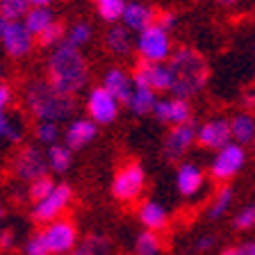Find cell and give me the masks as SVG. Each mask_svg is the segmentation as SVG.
<instances>
[{"label": "cell", "instance_id": "obj_18", "mask_svg": "<svg viewBox=\"0 0 255 255\" xmlns=\"http://www.w3.org/2000/svg\"><path fill=\"white\" fill-rule=\"evenodd\" d=\"M96 132H98V126L91 119H75L64 130V143L71 150H80L96 137Z\"/></svg>", "mask_w": 255, "mask_h": 255}, {"label": "cell", "instance_id": "obj_38", "mask_svg": "<svg viewBox=\"0 0 255 255\" xmlns=\"http://www.w3.org/2000/svg\"><path fill=\"white\" fill-rule=\"evenodd\" d=\"M175 23H178V18H175L173 11H162V14L155 18V25H159L164 32H171V30H173Z\"/></svg>", "mask_w": 255, "mask_h": 255}, {"label": "cell", "instance_id": "obj_5", "mask_svg": "<svg viewBox=\"0 0 255 255\" xmlns=\"http://www.w3.org/2000/svg\"><path fill=\"white\" fill-rule=\"evenodd\" d=\"M0 43L5 48V53L11 59H21L34 46V37H32L23 21H7L0 18Z\"/></svg>", "mask_w": 255, "mask_h": 255}, {"label": "cell", "instance_id": "obj_36", "mask_svg": "<svg viewBox=\"0 0 255 255\" xmlns=\"http://www.w3.org/2000/svg\"><path fill=\"white\" fill-rule=\"evenodd\" d=\"M37 139L41 143H48V148L55 146L59 139V126L57 123H39L37 126Z\"/></svg>", "mask_w": 255, "mask_h": 255}, {"label": "cell", "instance_id": "obj_39", "mask_svg": "<svg viewBox=\"0 0 255 255\" xmlns=\"http://www.w3.org/2000/svg\"><path fill=\"white\" fill-rule=\"evenodd\" d=\"M9 103H11V89L5 85V82H2V85H0V117H5V114H7Z\"/></svg>", "mask_w": 255, "mask_h": 255}, {"label": "cell", "instance_id": "obj_42", "mask_svg": "<svg viewBox=\"0 0 255 255\" xmlns=\"http://www.w3.org/2000/svg\"><path fill=\"white\" fill-rule=\"evenodd\" d=\"M239 255H255V239L251 242H244V244H239Z\"/></svg>", "mask_w": 255, "mask_h": 255}, {"label": "cell", "instance_id": "obj_4", "mask_svg": "<svg viewBox=\"0 0 255 255\" xmlns=\"http://www.w3.org/2000/svg\"><path fill=\"white\" fill-rule=\"evenodd\" d=\"M137 53L141 62L148 64H166L173 55L171 50V37L159 25H150L148 30L139 32L137 37Z\"/></svg>", "mask_w": 255, "mask_h": 255}, {"label": "cell", "instance_id": "obj_46", "mask_svg": "<svg viewBox=\"0 0 255 255\" xmlns=\"http://www.w3.org/2000/svg\"><path fill=\"white\" fill-rule=\"evenodd\" d=\"M2 214H5V210H2V205H0V217H2Z\"/></svg>", "mask_w": 255, "mask_h": 255}, {"label": "cell", "instance_id": "obj_15", "mask_svg": "<svg viewBox=\"0 0 255 255\" xmlns=\"http://www.w3.org/2000/svg\"><path fill=\"white\" fill-rule=\"evenodd\" d=\"M153 114L164 123H171V126H185V123H191V105L182 98H162V101L155 103Z\"/></svg>", "mask_w": 255, "mask_h": 255}, {"label": "cell", "instance_id": "obj_34", "mask_svg": "<svg viewBox=\"0 0 255 255\" xmlns=\"http://www.w3.org/2000/svg\"><path fill=\"white\" fill-rule=\"evenodd\" d=\"M55 182L50 175H43V178H39V180L30 182V187H27V198H30L32 203H41L43 198H48L50 194H53L55 189Z\"/></svg>", "mask_w": 255, "mask_h": 255}, {"label": "cell", "instance_id": "obj_10", "mask_svg": "<svg viewBox=\"0 0 255 255\" xmlns=\"http://www.w3.org/2000/svg\"><path fill=\"white\" fill-rule=\"evenodd\" d=\"M11 166H14V173L27 182H34L43 175H48V169H50L46 153L39 150L37 146H25V148L18 150L11 159Z\"/></svg>", "mask_w": 255, "mask_h": 255}, {"label": "cell", "instance_id": "obj_23", "mask_svg": "<svg viewBox=\"0 0 255 255\" xmlns=\"http://www.w3.org/2000/svg\"><path fill=\"white\" fill-rule=\"evenodd\" d=\"M50 23H55V14L50 11V7H30V11L23 18V25L32 37H39Z\"/></svg>", "mask_w": 255, "mask_h": 255}, {"label": "cell", "instance_id": "obj_13", "mask_svg": "<svg viewBox=\"0 0 255 255\" xmlns=\"http://www.w3.org/2000/svg\"><path fill=\"white\" fill-rule=\"evenodd\" d=\"M196 143L210 150H221L228 143H233V132H230V121L226 119H210L196 130Z\"/></svg>", "mask_w": 255, "mask_h": 255}, {"label": "cell", "instance_id": "obj_48", "mask_svg": "<svg viewBox=\"0 0 255 255\" xmlns=\"http://www.w3.org/2000/svg\"><path fill=\"white\" fill-rule=\"evenodd\" d=\"M0 85H2V82H0Z\"/></svg>", "mask_w": 255, "mask_h": 255}, {"label": "cell", "instance_id": "obj_3", "mask_svg": "<svg viewBox=\"0 0 255 255\" xmlns=\"http://www.w3.org/2000/svg\"><path fill=\"white\" fill-rule=\"evenodd\" d=\"M171 71V94L175 98H191L205 87L207 82V64L201 53H196L194 48H180L171 55L169 62Z\"/></svg>", "mask_w": 255, "mask_h": 255}, {"label": "cell", "instance_id": "obj_7", "mask_svg": "<svg viewBox=\"0 0 255 255\" xmlns=\"http://www.w3.org/2000/svg\"><path fill=\"white\" fill-rule=\"evenodd\" d=\"M50 255H69L78 246V228L71 219H57L41 230Z\"/></svg>", "mask_w": 255, "mask_h": 255}, {"label": "cell", "instance_id": "obj_28", "mask_svg": "<svg viewBox=\"0 0 255 255\" xmlns=\"http://www.w3.org/2000/svg\"><path fill=\"white\" fill-rule=\"evenodd\" d=\"M91 34H94V30H91L89 23L85 21H80V23H73V25L66 30V37H64V43L71 48H82L87 46V43L91 41Z\"/></svg>", "mask_w": 255, "mask_h": 255}, {"label": "cell", "instance_id": "obj_35", "mask_svg": "<svg viewBox=\"0 0 255 255\" xmlns=\"http://www.w3.org/2000/svg\"><path fill=\"white\" fill-rule=\"evenodd\" d=\"M233 226L237 230H253L255 228V205H246V207H242L237 214H235V221H233Z\"/></svg>", "mask_w": 255, "mask_h": 255}, {"label": "cell", "instance_id": "obj_29", "mask_svg": "<svg viewBox=\"0 0 255 255\" xmlns=\"http://www.w3.org/2000/svg\"><path fill=\"white\" fill-rule=\"evenodd\" d=\"M46 159H48V166H50L55 173H64V171H69V166H71V148L62 146V143H55V146L48 148Z\"/></svg>", "mask_w": 255, "mask_h": 255}, {"label": "cell", "instance_id": "obj_25", "mask_svg": "<svg viewBox=\"0 0 255 255\" xmlns=\"http://www.w3.org/2000/svg\"><path fill=\"white\" fill-rule=\"evenodd\" d=\"M110 251H112V246L103 235H89L69 255H110Z\"/></svg>", "mask_w": 255, "mask_h": 255}, {"label": "cell", "instance_id": "obj_31", "mask_svg": "<svg viewBox=\"0 0 255 255\" xmlns=\"http://www.w3.org/2000/svg\"><path fill=\"white\" fill-rule=\"evenodd\" d=\"M30 0H0V18L7 21H23L30 11Z\"/></svg>", "mask_w": 255, "mask_h": 255}, {"label": "cell", "instance_id": "obj_12", "mask_svg": "<svg viewBox=\"0 0 255 255\" xmlns=\"http://www.w3.org/2000/svg\"><path fill=\"white\" fill-rule=\"evenodd\" d=\"M134 85L148 87L150 91H171V71L169 64H148V62H139L132 75Z\"/></svg>", "mask_w": 255, "mask_h": 255}, {"label": "cell", "instance_id": "obj_17", "mask_svg": "<svg viewBox=\"0 0 255 255\" xmlns=\"http://www.w3.org/2000/svg\"><path fill=\"white\" fill-rule=\"evenodd\" d=\"M103 87H105L119 103L128 105L130 96H132V89H134V82H132V75H128L126 71L119 69V66H112V69H107L105 75H103Z\"/></svg>", "mask_w": 255, "mask_h": 255}, {"label": "cell", "instance_id": "obj_43", "mask_svg": "<svg viewBox=\"0 0 255 255\" xmlns=\"http://www.w3.org/2000/svg\"><path fill=\"white\" fill-rule=\"evenodd\" d=\"M55 0H30V5L32 7H50Z\"/></svg>", "mask_w": 255, "mask_h": 255}, {"label": "cell", "instance_id": "obj_30", "mask_svg": "<svg viewBox=\"0 0 255 255\" xmlns=\"http://www.w3.org/2000/svg\"><path fill=\"white\" fill-rule=\"evenodd\" d=\"M230 205H233V189L230 187H221L214 194L210 207H207V219H221L230 210Z\"/></svg>", "mask_w": 255, "mask_h": 255}, {"label": "cell", "instance_id": "obj_6", "mask_svg": "<svg viewBox=\"0 0 255 255\" xmlns=\"http://www.w3.org/2000/svg\"><path fill=\"white\" fill-rule=\"evenodd\" d=\"M146 185V173L139 164H126L123 169L117 171L114 180H112V194L121 203H132L139 198Z\"/></svg>", "mask_w": 255, "mask_h": 255}, {"label": "cell", "instance_id": "obj_27", "mask_svg": "<svg viewBox=\"0 0 255 255\" xmlns=\"http://www.w3.org/2000/svg\"><path fill=\"white\" fill-rule=\"evenodd\" d=\"M134 253L137 255H159L162 253V239L153 230H143L134 239Z\"/></svg>", "mask_w": 255, "mask_h": 255}, {"label": "cell", "instance_id": "obj_20", "mask_svg": "<svg viewBox=\"0 0 255 255\" xmlns=\"http://www.w3.org/2000/svg\"><path fill=\"white\" fill-rule=\"evenodd\" d=\"M139 221L146 230H153V233H159L169 226V212H166L164 205H159L155 201H143L139 205V212H137Z\"/></svg>", "mask_w": 255, "mask_h": 255}, {"label": "cell", "instance_id": "obj_37", "mask_svg": "<svg viewBox=\"0 0 255 255\" xmlns=\"http://www.w3.org/2000/svg\"><path fill=\"white\" fill-rule=\"evenodd\" d=\"M25 255H50L46 239H43V233H34L30 239H27L25 242Z\"/></svg>", "mask_w": 255, "mask_h": 255}, {"label": "cell", "instance_id": "obj_16", "mask_svg": "<svg viewBox=\"0 0 255 255\" xmlns=\"http://www.w3.org/2000/svg\"><path fill=\"white\" fill-rule=\"evenodd\" d=\"M203 182H205V175L194 162H182L178 166V171H175V189L185 198L196 196L203 189Z\"/></svg>", "mask_w": 255, "mask_h": 255}, {"label": "cell", "instance_id": "obj_11", "mask_svg": "<svg viewBox=\"0 0 255 255\" xmlns=\"http://www.w3.org/2000/svg\"><path fill=\"white\" fill-rule=\"evenodd\" d=\"M119 107H121V103L103 85L91 89L89 96H87V112H89V119L96 126H98V123L107 126V123L114 121V119L119 117Z\"/></svg>", "mask_w": 255, "mask_h": 255}, {"label": "cell", "instance_id": "obj_24", "mask_svg": "<svg viewBox=\"0 0 255 255\" xmlns=\"http://www.w3.org/2000/svg\"><path fill=\"white\" fill-rule=\"evenodd\" d=\"M105 46H107L110 53L119 55V57H121V55H128L130 53V48H132L130 30H128V27H119V25L110 27L107 34H105Z\"/></svg>", "mask_w": 255, "mask_h": 255}, {"label": "cell", "instance_id": "obj_32", "mask_svg": "<svg viewBox=\"0 0 255 255\" xmlns=\"http://www.w3.org/2000/svg\"><path fill=\"white\" fill-rule=\"evenodd\" d=\"M64 37H66V27H64V23L55 21L39 34L37 41H39L41 48H59L62 41H64Z\"/></svg>", "mask_w": 255, "mask_h": 255}, {"label": "cell", "instance_id": "obj_41", "mask_svg": "<svg viewBox=\"0 0 255 255\" xmlns=\"http://www.w3.org/2000/svg\"><path fill=\"white\" fill-rule=\"evenodd\" d=\"M11 246H14V233H11V230H2V233H0V249H11Z\"/></svg>", "mask_w": 255, "mask_h": 255}, {"label": "cell", "instance_id": "obj_40", "mask_svg": "<svg viewBox=\"0 0 255 255\" xmlns=\"http://www.w3.org/2000/svg\"><path fill=\"white\" fill-rule=\"evenodd\" d=\"M214 246H217V239H214L212 235H203V237H198V242H196V251H201V253L212 251Z\"/></svg>", "mask_w": 255, "mask_h": 255}, {"label": "cell", "instance_id": "obj_21", "mask_svg": "<svg viewBox=\"0 0 255 255\" xmlns=\"http://www.w3.org/2000/svg\"><path fill=\"white\" fill-rule=\"evenodd\" d=\"M230 132H233V141L244 146V143L255 141V117L249 112H239L230 119Z\"/></svg>", "mask_w": 255, "mask_h": 255}, {"label": "cell", "instance_id": "obj_8", "mask_svg": "<svg viewBox=\"0 0 255 255\" xmlns=\"http://www.w3.org/2000/svg\"><path fill=\"white\" fill-rule=\"evenodd\" d=\"M244 164H246L244 146H239V143L233 141V143H228L226 148L214 153V159H212V164H210V173H212L214 180L226 182L244 169Z\"/></svg>", "mask_w": 255, "mask_h": 255}, {"label": "cell", "instance_id": "obj_14", "mask_svg": "<svg viewBox=\"0 0 255 255\" xmlns=\"http://www.w3.org/2000/svg\"><path fill=\"white\" fill-rule=\"evenodd\" d=\"M196 130L194 123H185V126H175L169 130L164 143H162V153H164L166 159H180L187 150L196 143Z\"/></svg>", "mask_w": 255, "mask_h": 255}, {"label": "cell", "instance_id": "obj_45", "mask_svg": "<svg viewBox=\"0 0 255 255\" xmlns=\"http://www.w3.org/2000/svg\"><path fill=\"white\" fill-rule=\"evenodd\" d=\"M219 5H226V7H230V5H237L239 0H217Z\"/></svg>", "mask_w": 255, "mask_h": 255}, {"label": "cell", "instance_id": "obj_47", "mask_svg": "<svg viewBox=\"0 0 255 255\" xmlns=\"http://www.w3.org/2000/svg\"><path fill=\"white\" fill-rule=\"evenodd\" d=\"M94 2H98V0H94Z\"/></svg>", "mask_w": 255, "mask_h": 255}, {"label": "cell", "instance_id": "obj_22", "mask_svg": "<svg viewBox=\"0 0 255 255\" xmlns=\"http://www.w3.org/2000/svg\"><path fill=\"white\" fill-rule=\"evenodd\" d=\"M155 103H157L155 91H150L148 87L134 85L132 96H130V101H128V110L132 112V114H137V117H143V114H148V112L155 110Z\"/></svg>", "mask_w": 255, "mask_h": 255}, {"label": "cell", "instance_id": "obj_19", "mask_svg": "<svg viewBox=\"0 0 255 255\" xmlns=\"http://www.w3.org/2000/svg\"><path fill=\"white\" fill-rule=\"evenodd\" d=\"M155 18L157 16H155V11L148 5H143V2H128L121 21L126 23L128 30L143 32V30H148L150 25H155Z\"/></svg>", "mask_w": 255, "mask_h": 255}, {"label": "cell", "instance_id": "obj_2", "mask_svg": "<svg viewBox=\"0 0 255 255\" xmlns=\"http://www.w3.org/2000/svg\"><path fill=\"white\" fill-rule=\"evenodd\" d=\"M25 107L39 123H59L73 114V96L62 94L48 80H34L25 87Z\"/></svg>", "mask_w": 255, "mask_h": 255}, {"label": "cell", "instance_id": "obj_26", "mask_svg": "<svg viewBox=\"0 0 255 255\" xmlns=\"http://www.w3.org/2000/svg\"><path fill=\"white\" fill-rule=\"evenodd\" d=\"M23 132H25V128L18 117H14L9 112L5 117H0V139H5L7 143H21Z\"/></svg>", "mask_w": 255, "mask_h": 255}, {"label": "cell", "instance_id": "obj_1", "mask_svg": "<svg viewBox=\"0 0 255 255\" xmlns=\"http://www.w3.org/2000/svg\"><path fill=\"white\" fill-rule=\"evenodd\" d=\"M46 71L48 82L66 96L78 94L89 82V64H87L85 55L78 48H71L66 43L55 48V53L48 59Z\"/></svg>", "mask_w": 255, "mask_h": 255}, {"label": "cell", "instance_id": "obj_33", "mask_svg": "<svg viewBox=\"0 0 255 255\" xmlns=\"http://www.w3.org/2000/svg\"><path fill=\"white\" fill-rule=\"evenodd\" d=\"M96 7H98V16H101L103 21L114 23L119 18H123V11H126L128 2L126 0H98Z\"/></svg>", "mask_w": 255, "mask_h": 255}, {"label": "cell", "instance_id": "obj_9", "mask_svg": "<svg viewBox=\"0 0 255 255\" xmlns=\"http://www.w3.org/2000/svg\"><path fill=\"white\" fill-rule=\"evenodd\" d=\"M71 201H73V189L62 182V185L55 187L53 194L48 198H43L41 203H34V205H32V219L37 223H46L48 226V223L57 221V219L62 217V212L71 205Z\"/></svg>", "mask_w": 255, "mask_h": 255}, {"label": "cell", "instance_id": "obj_44", "mask_svg": "<svg viewBox=\"0 0 255 255\" xmlns=\"http://www.w3.org/2000/svg\"><path fill=\"white\" fill-rule=\"evenodd\" d=\"M219 255H239V249L237 246H228V249H223Z\"/></svg>", "mask_w": 255, "mask_h": 255}]
</instances>
